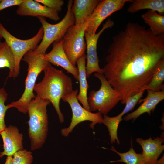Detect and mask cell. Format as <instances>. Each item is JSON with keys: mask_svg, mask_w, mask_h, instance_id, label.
Returning <instances> with one entry per match:
<instances>
[{"mask_svg": "<svg viewBox=\"0 0 164 164\" xmlns=\"http://www.w3.org/2000/svg\"><path fill=\"white\" fill-rule=\"evenodd\" d=\"M107 51L103 74L125 104L143 90L164 59V35H154L145 26L129 22L112 37Z\"/></svg>", "mask_w": 164, "mask_h": 164, "instance_id": "cell-1", "label": "cell"}, {"mask_svg": "<svg viewBox=\"0 0 164 164\" xmlns=\"http://www.w3.org/2000/svg\"><path fill=\"white\" fill-rule=\"evenodd\" d=\"M43 71L44 76L42 80L36 84L34 90L37 96L48 100L52 104L60 122L63 123L64 117L60 110V101L73 90L72 80L70 77L62 70L54 67L50 63Z\"/></svg>", "mask_w": 164, "mask_h": 164, "instance_id": "cell-2", "label": "cell"}, {"mask_svg": "<svg viewBox=\"0 0 164 164\" xmlns=\"http://www.w3.org/2000/svg\"><path fill=\"white\" fill-rule=\"evenodd\" d=\"M45 54L31 50L24 55L22 60L27 63L28 65L25 90L21 97L18 100L7 105L9 109L15 108L23 114L27 113L29 104L36 97L33 91L38 76L49 63L45 57Z\"/></svg>", "mask_w": 164, "mask_h": 164, "instance_id": "cell-3", "label": "cell"}, {"mask_svg": "<svg viewBox=\"0 0 164 164\" xmlns=\"http://www.w3.org/2000/svg\"><path fill=\"white\" fill-rule=\"evenodd\" d=\"M50 103L36 95L28 105V135L32 151L41 148L46 141L49 125L47 107Z\"/></svg>", "mask_w": 164, "mask_h": 164, "instance_id": "cell-4", "label": "cell"}, {"mask_svg": "<svg viewBox=\"0 0 164 164\" xmlns=\"http://www.w3.org/2000/svg\"><path fill=\"white\" fill-rule=\"evenodd\" d=\"M94 76L101 83L100 89L92 90L87 97L91 111H98L103 115H107L121 101L120 94L114 89L103 73H96Z\"/></svg>", "mask_w": 164, "mask_h": 164, "instance_id": "cell-5", "label": "cell"}, {"mask_svg": "<svg viewBox=\"0 0 164 164\" xmlns=\"http://www.w3.org/2000/svg\"><path fill=\"white\" fill-rule=\"evenodd\" d=\"M73 3L72 0L68 1L66 15L57 23L51 24L48 22L44 17H38L42 24L43 34L40 43L34 50L35 51L45 54L49 46L53 42L63 39L68 28L74 24V18L71 12Z\"/></svg>", "mask_w": 164, "mask_h": 164, "instance_id": "cell-6", "label": "cell"}, {"mask_svg": "<svg viewBox=\"0 0 164 164\" xmlns=\"http://www.w3.org/2000/svg\"><path fill=\"white\" fill-rule=\"evenodd\" d=\"M43 34V30L41 26L32 37L27 39H20L11 34L0 22V38L5 39L14 56L15 63V78L19 74L20 61L24 55L28 51L36 49L41 41Z\"/></svg>", "mask_w": 164, "mask_h": 164, "instance_id": "cell-7", "label": "cell"}, {"mask_svg": "<svg viewBox=\"0 0 164 164\" xmlns=\"http://www.w3.org/2000/svg\"><path fill=\"white\" fill-rule=\"evenodd\" d=\"M78 89L73 90L70 93L64 96L62 100L67 102L69 104L72 112V118L70 125L67 128H62L60 133L63 136L67 137L71 133L74 128L79 123L85 121L91 122L90 127L93 129L95 125L97 124H101L103 116L98 112L93 113L84 108L79 103L77 96Z\"/></svg>", "mask_w": 164, "mask_h": 164, "instance_id": "cell-8", "label": "cell"}, {"mask_svg": "<svg viewBox=\"0 0 164 164\" xmlns=\"http://www.w3.org/2000/svg\"><path fill=\"white\" fill-rule=\"evenodd\" d=\"M87 19L83 23L70 26L63 38L64 52L73 66L76 67V61L85 54L86 44L84 33L88 24Z\"/></svg>", "mask_w": 164, "mask_h": 164, "instance_id": "cell-9", "label": "cell"}, {"mask_svg": "<svg viewBox=\"0 0 164 164\" xmlns=\"http://www.w3.org/2000/svg\"><path fill=\"white\" fill-rule=\"evenodd\" d=\"M132 0H103L97 5L91 16L85 31L93 36L101 24L113 13L122 8L126 3Z\"/></svg>", "mask_w": 164, "mask_h": 164, "instance_id": "cell-10", "label": "cell"}, {"mask_svg": "<svg viewBox=\"0 0 164 164\" xmlns=\"http://www.w3.org/2000/svg\"><path fill=\"white\" fill-rule=\"evenodd\" d=\"M114 22L111 19H108L103 25L102 29L97 33L92 36L85 31L84 37L87 49V63L86 66L87 78L94 72L103 73L102 68L99 66V60L97 54V45L99 37L106 29L111 28Z\"/></svg>", "mask_w": 164, "mask_h": 164, "instance_id": "cell-11", "label": "cell"}, {"mask_svg": "<svg viewBox=\"0 0 164 164\" xmlns=\"http://www.w3.org/2000/svg\"><path fill=\"white\" fill-rule=\"evenodd\" d=\"M3 142V151L0 157L4 156H12L17 151L23 149V135L16 126L10 125L0 133Z\"/></svg>", "mask_w": 164, "mask_h": 164, "instance_id": "cell-12", "label": "cell"}, {"mask_svg": "<svg viewBox=\"0 0 164 164\" xmlns=\"http://www.w3.org/2000/svg\"><path fill=\"white\" fill-rule=\"evenodd\" d=\"M63 39L53 42V48L45 57L49 63L60 66L72 74L79 81V72L77 67L73 65L65 53L63 46Z\"/></svg>", "mask_w": 164, "mask_h": 164, "instance_id": "cell-13", "label": "cell"}, {"mask_svg": "<svg viewBox=\"0 0 164 164\" xmlns=\"http://www.w3.org/2000/svg\"><path fill=\"white\" fill-rule=\"evenodd\" d=\"M16 12L22 16L47 17L55 21L60 19L58 12L42 5L35 0H24L18 6Z\"/></svg>", "mask_w": 164, "mask_h": 164, "instance_id": "cell-14", "label": "cell"}, {"mask_svg": "<svg viewBox=\"0 0 164 164\" xmlns=\"http://www.w3.org/2000/svg\"><path fill=\"white\" fill-rule=\"evenodd\" d=\"M164 133L160 137L152 139L151 136L145 140L137 138L136 142L142 147V154L145 159V164H156L159 157L164 149Z\"/></svg>", "mask_w": 164, "mask_h": 164, "instance_id": "cell-15", "label": "cell"}, {"mask_svg": "<svg viewBox=\"0 0 164 164\" xmlns=\"http://www.w3.org/2000/svg\"><path fill=\"white\" fill-rule=\"evenodd\" d=\"M147 94L144 99L140 100L142 103L134 111L128 114L123 118L125 121L136 120L142 114L147 113L149 115L153 112L158 104L164 99V91H155L149 89L146 90Z\"/></svg>", "mask_w": 164, "mask_h": 164, "instance_id": "cell-16", "label": "cell"}, {"mask_svg": "<svg viewBox=\"0 0 164 164\" xmlns=\"http://www.w3.org/2000/svg\"><path fill=\"white\" fill-rule=\"evenodd\" d=\"M100 1V0H74L71 12L74 18V25L81 24L88 19Z\"/></svg>", "mask_w": 164, "mask_h": 164, "instance_id": "cell-17", "label": "cell"}, {"mask_svg": "<svg viewBox=\"0 0 164 164\" xmlns=\"http://www.w3.org/2000/svg\"><path fill=\"white\" fill-rule=\"evenodd\" d=\"M87 55L85 54L79 58L76 61L79 72V91L77 97L85 109L91 111L88 103L87 92L89 87L86 73V59Z\"/></svg>", "mask_w": 164, "mask_h": 164, "instance_id": "cell-18", "label": "cell"}, {"mask_svg": "<svg viewBox=\"0 0 164 164\" xmlns=\"http://www.w3.org/2000/svg\"><path fill=\"white\" fill-rule=\"evenodd\" d=\"M144 22L154 35H164V16L157 12L148 10L141 15Z\"/></svg>", "mask_w": 164, "mask_h": 164, "instance_id": "cell-19", "label": "cell"}, {"mask_svg": "<svg viewBox=\"0 0 164 164\" xmlns=\"http://www.w3.org/2000/svg\"><path fill=\"white\" fill-rule=\"evenodd\" d=\"M131 2L127 9L130 13L145 9L155 11L162 15L164 13V0H135Z\"/></svg>", "mask_w": 164, "mask_h": 164, "instance_id": "cell-20", "label": "cell"}, {"mask_svg": "<svg viewBox=\"0 0 164 164\" xmlns=\"http://www.w3.org/2000/svg\"><path fill=\"white\" fill-rule=\"evenodd\" d=\"M0 38V68L9 70L8 78H15V63L13 53L6 42Z\"/></svg>", "mask_w": 164, "mask_h": 164, "instance_id": "cell-21", "label": "cell"}, {"mask_svg": "<svg viewBox=\"0 0 164 164\" xmlns=\"http://www.w3.org/2000/svg\"><path fill=\"white\" fill-rule=\"evenodd\" d=\"M132 139L131 141V147L126 152L121 153L118 151L114 146L109 149L117 154L120 157V159L110 162H121L126 164H145V159L142 153H137L133 148Z\"/></svg>", "mask_w": 164, "mask_h": 164, "instance_id": "cell-22", "label": "cell"}, {"mask_svg": "<svg viewBox=\"0 0 164 164\" xmlns=\"http://www.w3.org/2000/svg\"><path fill=\"white\" fill-rule=\"evenodd\" d=\"M123 115L120 113L114 117H109L107 115H103L102 123L107 127L109 132L111 144L116 142L118 144L120 143L117 135L118 127L120 122L123 120Z\"/></svg>", "mask_w": 164, "mask_h": 164, "instance_id": "cell-23", "label": "cell"}, {"mask_svg": "<svg viewBox=\"0 0 164 164\" xmlns=\"http://www.w3.org/2000/svg\"><path fill=\"white\" fill-rule=\"evenodd\" d=\"M164 59L158 65L153 76L148 84L143 90L149 89L155 91H159L164 88Z\"/></svg>", "mask_w": 164, "mask_h": 164, "instance_id": "cell-24", "label": "cell"}, {"mask_svg": "<svg viewBox=\"0 0 164 164\" xmlns=\"http://www.w3.org/2000/svg\"><path fill=\"white\" fill-rule=\"evenodd\" d=\"M33 159L32 152L23 149L17 151L13 155L12 164H32Z\"/></svg>", "mask_w": 164, "mask_h": 164, "instance_id": "cell-25", "label": "cell"}, {"mask_svg": "<svg viewBox=\"0 0 164 164\" xmlns=\"http://www.w3.org/2000/svg\"><path fill=\"white\" fill-rule=\"evenodd\" d=\"M8 94L4 87L0 88V133L6 127L5 122V117L9 109L5 103L7 101Z\"/></svg>", "mask_w": 164, "mask_h": 164, "instance_id": "cell-26", "label": "cell"}, {"mask_svg": "<svg viewBox=\"0 0 164 164\" xmlns=\"http://www.w3.org/2000/svg\"><path fill=\"white\" fill-rule=\"evenodd\" d=\"M145 91V90H141L128 99L125 104V106L124 108L120 113L123 116L133 109L142 97Z\"/></svg>", "mask_w": 164, "mask_h": 164, "instance_id": "cell-27", "label": "cell"}, {"mask_svg": "<svg viewBox=\"0 0 164 164\" xmlns=\"http://www.w3.org/2000/svg\"><path fill=\"white\" fill-rule=\"evenodd\" d=\"M40 4L59 12L61 11L64 4L62 0H35Z\"/></svg>", "mask_w": 164, "mask_h": 164, "instance_id": "cell-28", "label": "cell"}, {"mask_svg": "<svg viewBox=\"0 0 164 164\" xmlns=\"http://www.w3.org/2000/svg\"><path fill=\"white\" fill-rule=\"evenodd\" d=\"M24 0H0V11L8 7L19 5Z\"/></svg>", "mask_w": 164, "mask_h": 164, "instance_id": "cell-29", "label": "cell"}, {"mask_svg": "<svg viewBox=\"0 0 164 164\" xmlns=\"http://www.w3.org/2000/svg\"><path fill=\"white\" fill-rule=\"evenodd\" d=\"M12 156H7L4 164H12Z\"/></svg>", "mask_w": 164, "mask_h": 164, "instance_id": "cell-30", "label": "cell"}, {"mask_svg": "<svg viewBox=\"0 0 164 164\" xmlns=\"http://www.w3.org/2000/svg\"><path fill=\"white\" fill-rule=\"evenodd\" d=\"M156 164H164V155L163 154L160 159L158 160Z\"/></svg>", "mask_w": 164, "mask_h": 164, "instance_id": "cell-31", "label": "cell"}, {"mask_svg": "<svg viewBox=\"0 0 164 164\" xmlns=\"http://www.w3.org/2000/svg\"></svg>", "mask_w": 164, "mask_h": 164, "instance_id": "cell-32", "label": "cell"}]
</instances>
